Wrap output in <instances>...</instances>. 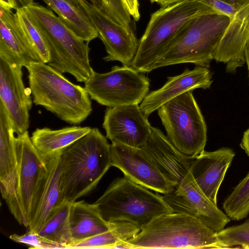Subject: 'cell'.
<instances>
[{
	"mask_svg": "<svg viewBox=\"0 0 249 249\" xmlns=\"http://www.w3.org/2000/svg\"><path fill=\"white\" fill-rule=\"evenodd\" d=\"M142 149L173 183V190L162 196L174 213L193 215L216 232L224 229L230 219L197 185L191 170L193 159L178 151L160 129L153 126Z\"/></svg>",
	"mask_w": 249,
	"mask_h": 249,
	"instance_id": "1",
	"label": "cell"
},
{
	"mask_svg": "<svg viewBox=\"0 0 249 249\" xmlns=\"http://www.w3.org/2000/svg\"><path fill=\"white\" fill-rule=\"evenodd\" d=\"M59 164L62 197L72 203L94 189L111 166L110 144L92 128L61 152Z\"/></svg>",
	"mask_w": 249,
	"mask_h": 249,
	"instance_id": "2",
	"label": "cell"
},
{
	"mask_svg": "<svg viewBox=\"0 0 249 249\" xmlns=\"http://www.w3.org/2000/svg\"><path fill=\"white\" fill-rule=\"evenodd\" d=\"M25 68L35 105L73 125L81 124L91 114V99L84 87L71 83L46 63L33 62Z\"/></svg>",
	"mask_w": 249,
	"mask_h": 249,
	"instance_id": "3",
	"label": "cell"
},
{
	"mask_svg": "<svg viewBox=\"0 0 249 249\" xmlns=\"http://www.w3.org/2000/svg\"><path fill=\"white\" fill-rule=\"evenodd\" d=\"M42 34L48 47L47 63L60 73H68L79 82H86L94 72L89 58L90 48L52 11L35 2L25 7Z\"/></svg>",
	"mask_w": 249,
	"mask_h": 249,
	"instance_id": "4",
	"label": "cell"
},
{
	"mask_svg": "<svg viewBox=\"0 0 249 249\" xmlns=\"http://www.w3.org/2000/svg\"><path fill=\"white\" fill-rule=\"evenodd\" d=\"M210 14L217 13L201 0H182L161 7L151 15L130 66L142 73L151 72L156 60L189 22Z\"/></svg>",
	"mask_w": 249,
	"mask_h": 249,
	"instance_id": "5",
	"label": "cell"
},
{
	"mask_svg": "<svg viewBox=\"0 0 249 249\" xmlns=\"http://www.w3.org/2000/svg\"><path fill=\"white\" fill-rule=\"evenodd\" d=\"M128 243L137 249H224L214 231L196 217L171 213L156 217Z\"/></svg>",
	"mask_w": 249,
	"mask_h": 249,
	"instance_id": "6",
	"label": "cell"
},
{
	"mask_svg": "<svg viewBox=\"0 0 249 249\" xmlns=\"http://www.w3.org/2000/svg\"><path fill=\"white\" fill-rule=\"evenodd\" d=\"M93 204L107 222L127 221L141 230L156 217L174 213L162 196L125 176L115 179Z\"/></svg>",
	"mask_w": 249,
	"mask_h": 249,
	"instance_id": "7",
	"label": "cell"
},
{
	"mask_svg": "<svg viewBox=\"0 0 249 249\" xmlns=\"http://www.w3.org/2000/svg\"><path fill=\"white\" fill-rule=\"evenodd\" d=\"M230 21L229 17L218 14H206L194 18L156 60L152 71L186 63L209 68Z\"/></svg>",
	"mask_w": 249,
	"mask_h": 249,
	"instance_id": "8",
	"label": "cell"
},
{
	"mask_svg": "<svg viewBox=\"0 0 249 249\" xmlns=\"http://www.w3.org/2000/svg\"><path fill=\"white\" fill-rule=\"evenodd\" d=\"M157 110L167 138L178 151L194 159L204 150L207 125L193 90L168 101Z\"/></svg>",
	"mask_w": 249,
	"mask_h": 249,
	"instance_id": "9",
	"label": "cell"
},
{
	"mask_svg": "<svg viewBox=\"0 0 249 249\" xmlns=\"http://www.w3.org/2000/svg\"><path fill=\"white\" fill-rule=\"evenodd\" d=\"M84 83L91 99L111 107L139 105L148 93L150 87L144 73L127 66H115L105 73L94 71Z\"/></svg>",
	"mask_w": 249,
	"mask_h": 249,
	"instance_id": "10",
	"label": "cell"
},
{
	"mask_svg": "<svg viewBox=\"0 0 249 249\" xmlns=\"http://www.w3.org/2000/svg\"><path fill=\"white\" fill-rule=\"evenodd\" d=\"M86 13L103 43L107 55L105 61H117L130 66L137 52L138 41L131 26L115 22L103 5L96 7L87 0H72Z\"/></svg>",
	"mask_w": 249,
	"mask_h": 249,
	"instance_id": "11",
	"label": "cell"
},
{
	"mask_svg": "<svg viewBox=\"0 0 249 249\" xmlns=\"http://www.w3.org/2000/svg\"><path fill=\"white\" fill-rule=\"evenodd\" d=\"M15 146L18 161V196L24 226L28 228L34 197L47 171V160L36 150L28 131L15 136Z\"/></svg>",
	"mask_w": 249,
	"mask_h": 249,
	"instance_id": "12",
	"label": "cell"
},
{
	"mask_svg": "<svg viewBox=\"0 0 249 249\" xmlns=\"http://www.w3.org/2000/svg\"><path fill=\"white\" fill-rule=\"evenodd\" d=\"M110 155L111 166L137 183L163 195L173 190V183L142 148L112 142Z\"/></svg>",
	"mask_w": 249,
	"mask_h": 249,
	"instance_id": "13",
	"label": "cell"
},
{
	"mask_svg": "<svg viewBox=\"0 0 249 249\" xmlns=\"http://www.w3.org/2000/svg\"><path fill=\"white\" fill-rule=\"evenodd\" d=\"M102 125L112 143L137 148L146 145L152 127L138 104L107 107Z\"/></svg>",
	"mask_w": 249,
	"mask_h": 249,
	"instance_id": "14",
	"label": "cell"
},
{
	"mask_svg": "<svg viewBox=\"0 0 249 249\" xmlns=\"http://www.w3.org/2000/svg\"><path fill=\"white\" fill-rule=\"evenodd\" d=\"M21 68L0 57V102L17 135L28 131L32 106L31 91L25 87Z\"/></svg>",
	"mask_w": 249,
	"mask_h": 249,
	"instance_id": "15",
	"label": "cell"
},
{
	"mask_svg": "<svg viewBox=\"0 0 249 249\" xmlns=\"http://www.w3.org/2000/svg\"><path fill=\"white\" fill-rule=\"evenodd\" d=\"M12 123L0 102V189L1 196L18 223L25 221L18 196V161Z\"/></svg>",
	"mask_w": 249,
	"mask_h": 249,
	"instance_id": "16",
	"label": "cell"
},
{
	"mask_svg": "<svg viewBox=\"0 0 249 249\" xmlns=\"http://www.w3.org/2000/svg\"><path fill=\"white\" fill-rule=\"evenodd\" d=\"M249 39V0L230 19L214 54V60L225 64L227 73L234 74L245 64L244 50Z\"/></svg>",
	"mask_w": 249,
	"mask_h": 249,
	"instance_id": "17",
	"label": "cell"
},
{
	"mask_svg": "<svg viewBox=\"0 0 249 249\" xmlns=\"http://www.w3.org/2000/svg\"><path fill=\"white\" fill-rule=\"evenodd\" d=\"M212 78L208 68L196 66L192 70L186 68L179 75L167 77L164 85L148 93L139 106L148 117L163 104L186 91L210 88L213 82Z\"/></svg>",
	"mask_w": 249,
	"mask_h": 249,
	"instance_id": "18",
	"label": "cell"
},
{
	"mask_svg": "<svg viewBox=\"0 0 249 249\" xmlns=\"http://www.w3.org/2000/svg\"><path fill=\"white\" fill-rule=\"evenodd\" d=\"M234 156L232 149L222 147L211 152L204 150L191 160V170L196 181L215 205L219 187Z\"/></svg>",
	"mask_w": 249,
	"mask_h": 249,
	"instance_id": "19",
	"label": "cell"
},
{
	"mask_svg": "<svg viewBox=\"0 0 249 249\" xmlns=\"http://www.w3.org/2000/svg\"><path fill=\"white\" fill-rule=\"evenodd\" d=\"M47 160V171L33 200L29 230L38 232L45 222L63 202L60 182V156Z\"/></svg>",
	"mask_w": 249,
	"mask_h": 249,
	"instance_id": "20",
	"label": "cell"
},
{
	"mask_svg": "<svg viewBox=\"0 0 249 249\" xmlns=\"http://www.w3.org/2000/svg\"><path fill=\"white\" fill-rule=\"evenodd\" d=\"M0 57L22 68L41 62L25 40L16 21L14 13L0 7Z\"/></svg>",
	"mask_w": 249,
	"mask_h": 249,
	"instance_id": "21",
	"label": "cell"
},
{
	"mask_svg": "<svg viewBox=\"0 0 249 249\" xmlns=\"http://www.w3.org/2000/svg\"><path fill=\"white\" fill-rule=\"evenodd\" d=\"M70 225L72 244L69 249L79 242L110 229V223L103 219L97 207L84 200L71 203Z\"/></svg>",
	"mask_w": 249,
	"mask_h": 249,
	"instance_id": "22",
	"label": "cell"
},
{
	"mask_svg": "<svg viewBox=\"0 0 249 249\" xmlns=\"http://www.w3.org/2000/svg\"><path fill=\"white\" fill-rule=\"evenodd\" d=\"M89 126L73 125L59 129L48 127L36 128L32 134L31 141L36 150L45 160L61 153L66 147L88 133Z\"/></svg>",
	"mask_w": 249,
	"mask_h": 249,
	"instance_id": "23",
	"label": "cell"
},
{
	"mask_svg": "<svg viewBox=\"0 0 249 249\" xmlns=\"http://www.w3.org/2000/svg\"><path fill=\"white\" fill-rule=\"evenodd\" d=\"M63 22L87 42L98 37V33L85 12L72 0H42Z\"/></svg>",
	"mask_w": 249,
	"mask_h": 249,
	"instance_id": "24",
	"label": "cell"
},
{
	"mask_svg": "<svg viewBox=\"0 0 249 249\" xmlns=\"http://www.w3.org/2000/svg\"><path fill=\"white\" fill-rule=\"evenodd\" d=\"M110 229L73 245L71 249H111L118 243L135 237L141 229L127 221L109 222Z\"/></svg>",
	"mask_w": 249,
	"mask_h": 249,
	"instance_id": "25",
	"label": "cell"
},
{
	"mask_svg": "<svg viewBox=\"0 0 249 249\" xmlns=\"http://www.w3.org/2000/svg\"><path fill=\"white\" fill-rule=\"evenodd\" d=\"M71 204L64 200L37 232L45 238L62 246L64 249H69L72 244L70 225Z\"/></svg>",
	"mask_w": 249,
	"mask_h": 249,
	"instance_id": "26",
	"label": "cell"
},
{
	"mask_svg": "<svg viewBox=\"0 0 249 249\" xmlns=\"http://www.w3.org/2000/svg\"><path fill=\"white\" fill-rule=\"evenodd\" d=\"M14 16L17 25L25 40L41 62L48 63L50 55L48 47L40 31L25 7L16 10Z\"/></svg>",
	"mask_w": 249,
	"mask_h": 249,
	"instance_id": "27",
	"label": "cell"
},
{
	"mask_svg": "<svg viewBox=\"0 0 249 249\" xmlns=\"http://www.w3.org/2000/svg\"><path fill=\"white\" fill-rule=\"evenodd\" d=\"M223 208L231 220H240L248 216L249 213V172L225 200Z\"/></svg>",
	"mask_w": 249,
	"mask_h": 249,
	"instance_id": "28",
	"label": "cell"
},
{
	"mask_svg": "<svg viewBox=\"0 0 249 249\" xmlns=\"http://www.w3.org/2000/svg\"><path fill=\"white\" fill-rule=\"evenodd\" d=\"M216 235L224 249H249V219L217 231Z\"/></svg>",
	"mask_w": 249,
	"mask_h": 249,
	"instance_id": "29",
	"label": "cell"
},
{
	"mask_svg": "<svg viewBox=\"0 0 249 249\" xmlns=\"http://www.w3.org/2000/svg\"><path fill=\"white\" fill-rule=\"evenodd\" d=\"M9 238L16 242L27 245L32 249H64L62 246L45 238L37 232L29 230L22 235L13 234L9 236Z\"/></svg>",
	"mask_w": 249,
	"mask_h": 249,
	"instance_id": "30",
	"label": "cell"
},
{
	"mask_svg": "<svg viewBox=\"0 0 249 249\" xmlns=\"http://www.w3.org/2000/svg\"><path fill=\"white\" fill-rule=\"evenodd\" d=\"M107 15L117 23L131 26V16L122 0H101Z\"/></svg>",
	"mask_w": 249,
	"mask_h": 249,
	"instance_id": "31",
	"label": "cell"
},
{
	"mask_svg": "<svg viewBox=\"0 0 249 249\" xmlns=\"http://www.w3.org/2000/svg\"><path fill=\"white\" fill-rule=\"evenodd\" d=\"M217 14L229 17L230 19L240 7L229 4L222 0H201Z\"/></svg>",
	"mask_w": 249,
	"mask_h": 249,
	"instance_id": "32",
	"label": "cell"
},
{
	"mask_svg": "<svg viewBox=\"0 0 249 249\" xmlns=\"http://www.w3.org/2000/svg\"><path fill=\"white\" fill-rule=\"evenodd\" d=\"M124 6L130 16L136 21L140 18L138 0H122Z\"/></svg>",
	"mask_w": 249,
	"mask_h": 249,
	"instance_id": "33",
	"label": "cell"
},
{
	"mask_svg": "<svg viewBox=\"0 0 249 249\" xmlns=\"http://www.w3.org/2000/svg\"><path fill=\"white\" fill-rule=\"evenodd\" d=\"M0 7L5 10H17L19 6L16 0H0Z\"/></svg>",
	"mask_w": 249,
	"mask_h": 249,
	"instance_id": "34",
	"label": "cell"
},
{
	"mask_svg": "<svg viewBox=\"0 0 249 249\" xmlns=\"http://www.w3.org/2000/svg\"><path fill=\"white\" fill-rule=\"evenodd\" d=\"M240 146L249 157V127L244 132Z\"/></svg>",
	"mask_w": 249,
	"mask_h": 249,
	"instance_id": "35",
	"label": "cell"
},
{
	"mask_svg": "<svg viewBox=\"0 0 249 249\" xmlns=\"http://www.w3.org/2000/svg\"><path fill=\"white\" fill-rule=\"evenodd\" d=\"M151 3H157L161 7L166 6L182 0H148Z\"/></svg>",
	"mask_w": 249,
	"mask_h": 249,
	"instance_id": "36",
	"label": "cell"
},
{
	"mask_svg": "<svg viewBox=\"0 0 249 249\" xmlns=\"http://www.w3.org/2000/svg\"><path fill=\"white\" fill-rule=\"evenodd\" d=\"M245 62L247 64L249 76V39L247 41L244 50Z\"/></svg>",
	"mask_w": 249,
	"mask_h": 249,
	"instance_id": "37",
	"label": "cell"
},
{
	"mask_svg": "<svg viewBox=\"0 0 249 249\" xmlns=\"http://www.w3.org/2000/svg\"><path fill=\"white\" fill-rule=\"evenodd\" d=\"M223 1L233 5H235L238 7H241L244 4H245L247 2H248L249 0H222Z\"/></svg>",
	"mask_w": 249,
	"mask_h": 249,
	"instance_id": "38",
	"label": "cell"
},
{
	"mask_svg": "<svg viewBox=\"0 0 249 249\" xmlns=\"http://www.w3.org/2000/svg\"><path fill=\"white\" fill-rule=\"evenodd\" d=\"M19 7H26L32 3L33 0H16Z\"/></svg>",
	"mask_w": 249,
	"mask_h": 249,
	"instance_id": "39",
	"label": "cell"
}]
</instances>
